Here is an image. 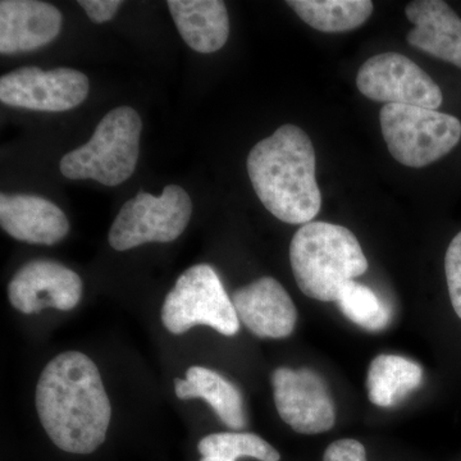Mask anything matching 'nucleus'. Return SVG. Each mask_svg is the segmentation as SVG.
Wrapping results in <instances>:
<instances>
[{
    "instance_id": "nucleus-1",
    "label": "nucleus",
    "mask_w": 461,
    "mask_h": 461,
    "mask_svg": "<svg viewBox=\"0 0 461 461\" xmlns=\"http://www.w3.org/2000/svg\"><path fill=\"white\" fill-rule=\"evenodd\" d=\"M35 402L42 429L60 450L87 455L104 444L112 406L87 355L67 351L53 357L42 369Z\"/></svg>"
},
{
    "instance_id": "nucleus-2",
    "label": "nucleus",
    "mask_w": 461,
    "mask_h": 461,
    "mask_svg": "<svg viewBox=\"0 0 461 461\" xmlns=\"http://www.w3.org/2000/svg\"><path fill=\"white\" fill-rule=\"evenodd\" d=\"M247 166L258 198L282 222L311 223L320 213L315 151L304 130L281 126L251 149Z\"/></svg>"
},
{
    "instance_id": "nucleus-3",
    "label": "nucleus",
    "mask_w": 461,
    "mask_h": 461,
    "mask_svg": "<svg viewBox=\"0 0 461 461\" xmlns=\"http://www.w3.org/2000/svg\"><path fill=\"white\" fill-rule=\"evenodd\" d=\"M297 286L318 302L336 303L348 282L368 271V260L350 230L329 222L306 223L290 245Z\"/></svg>"
},
{
    "instance_id": "nucleus-4",
    "label": "nucleus",
    "mask_w": 461,
    "mask_h": 461,
    "mask_svg": "<svg viewBox=\"0 0 461 461\" xmlns=\"http://www.w3.org/2000/svg\"><path fill=\"white\" fill-rule=\"evenodd\" d=\"M140 115L131 107H118L100 121L83 147L62 158L59 169L69 180H95L118 186L129 180L140 154Z\"/></svg>"
},
{
    "instance_id": "nucleus-5",
    "label": "nucleus",
    "mask_w": 461,
    "mask_h": 461,
    "mask_svg": "<svg viewBox=\"0 0 461 461\" xmlns=\"http://www.w3.org/2000/svg\"><path fill=\"white\" fill-rule=\"evenodd\" d=\"M391 156L411 168L441 159L461 139V122L451 114L412 105L386 104L379 112Z\"/></svg>"
},
{
    "instance_id": "nucleus-6",
    "label": "nucleus",
    "mask_w": 461,
    "mask_h": 461,
    "mask_svg": "<svg viewBox=\"0 0 461 461\" xmlns=\"http://www.w3.org/2000/svg\"><path fill=\"white\" fill-rule=\"evenodd\" d=\"M160 318L173 335H184L195 326H208L230 338L240 330L232 299L209 264H196L182 273L167 294Z\"/></svg>"
},
{
    "instance_id": "nucleus-7",
    "label": "nucleus",
    "mask_w": 461,
    "mask_h": 461,
    "mask_svg": "<svg viewBox=\"0 0 461 461\" xmlns=\"http://www.w3.org/2000/svg\"><path fill=\"white\" fill-rule=\"evenodd\" d=\"M193 214L189 194L169 185L162 195L139 193L127 200L109 230V245L117 251L141 247L148 242H172L186 230Z\"/></svg>"
},
{
    "instance_id": "nucleus-8",
    "label": "nucleus",
    "mask_w": 461,
    "mask_h": 461,
    "mask_svg": "<svg viewBox=\"0 0 461 461\" xmlns=\"http://www.w3.org/2000/svg\"><path fill=\"white\" fill-rule=\"evenodd\" d=\"M357 86L366 98L386 104L437 111L444 102L442 91L432 77L399 53L369 58L357 72Z\"/></svg>"
},
{
    "instance_id": "nucleus-9",
    "label": "nucleus",
    "mask_w": 461,
    "mask_h": 461,
    "mask_svg": "<svg viewBox=\"0 0 461 461\" xmlns=\"http://www.w3.org/2000/svg\"><path fill=\"white\" fill-rule=\"evenodd\" d=\"M87 94L89 78L77 69L23 67L0 78V102L9 107L66 112L78 107Z\"/></svg>"
},
{
    "instance_id": "nucleus-10",
    "label": "nucleus",
    "mask_w": 461,
    "mask_h": 461,
    "mask_svg": "<svg viewBox=\"0 0 461 461\" xmlns=\"http://www.w3.org/2000/svg\"><path fill=\"white\" fill-rule=\"evenodd\" d=\"M271 379L276 408L287 426L302 435H320L333 429L335 402L317 372L281 366Z\"/></svg>"
},
{
    "instance_id": "nucleus-11",
    "label": "nucleus",
    "mask_w": 461,
    "mask_h": 461,
    "mask_svg": "<svg viewBox=\"0 0 461 461\" xmlns=\"http://www.w3.org/2000/svg\"><path fill=\"white\" fill-rule=\"evenodd\" d=\"M80 276L53 260H32L21 267L8 285V299L23 314L45 308L69 312L83 296Z\"/></svg>"
},
{
    "instance_id": "nucleus-12",
    "label": "nucleus",
    "mask_w": 461,
    "mask_h": 461,
    "mask_svg": "<svg viewBox=\"0 0 461 461\" xmlns=\"http://www.w3.org/2000/svg\"><path fill=\"white\" fill-rule=\"evenodd\" d=\"M240 323L260 339H286L297 321L296 306L284 286L273 277H262L233 293Z\"/></svg>"
},
{
    "instance_id": "nucleus-13",
    "label": "nucleus",
    "mask_w": 461,
    "mask_h": 461,
    "mask_svg": "<svg viewBox=\"0 0 461 461\" xmlns=\"http://www.w3.org/2000/svg\"><path fill=\"white\" fill-rule=\"evenodd\" d=\"M59 9L39 0L0 2V53L18 54L41 50L59 35Z\"/></svg>"
},
{
    "instance_id": "nucleus-14",
    "label": "nucleus",
    "mask_w": 461,
    "mask_h": 461,
    "mask_svg": "<svg viewBox=\"0 0 461 461\" xmlns=\"http://www.w3.org/2000/svg\"><path fill=\"white\" fill-rule=\"evenodd\" d=\"M0 226L18 241L56 245L68 235L69 222L59 206L30 194L0 195Z\"/></svg>"
},
{
    "instance_id": "nucleus-15",
    "label": "nucleus",
    "mask_w": 461,
    "mask_h": 461,
    "mask_svg": "<svg viewBox=\"0 0 461 461\" xmlns=\"http://www.w3.org/2000/svg\"><path fill=\"white\" fill-rule=\"evenodd\" d=\"M414 29L406 35L411 47L461 68V18L442 0H414L405 8Z\"/></svg>"
},
{
    "instance_id": "nucleus-16",
    "label": "nucleus",
    "mask_w": 461,
    "mask_h": 461,
    "mask_svg": "<svg viewBox=\"0 0 461 461\" xmlns=\"http://www.w3.org/2000/svg\"><path fill=\"white\" fill-rule=\"evenodd\" d=\"M181 38L198 53L222 50L230 36V17L221 0H169L167 3Z\"/></svg>"
},
{
    "instance_id": "nucleus-17",
    "label": "nucleus",
    "mask_w": 461,
    "mask_h": 461,
    "mask_svg": "<svg viewBox=\"0 0 461 461\" xmlns=\"http://www.w3.org/2000/svg\"><path fill=\"white\" fill-rule=\"evenodd\" d=\"M175 391L180 400H205L229 429H242L247 427L248 418L241 393L220 373L205 366H190L186 378L175 379Z\"/></svg>"
},
{
    "instance_id": "nucleus-18",
    "label": "nucleus",
    "mask_w": 461,
    "mask_h": 461,
    "mask_svg": "<svg viewBox=\"0 0 461 461\" xmlns=\"http://www.w3.org/2000/svg\"><path fill=\"white\" fill-rule=\"evenodd\" d=\"M421 379L420 364L399 355H378L372 360L366 375L369 400L379 408H391L417 390Z\"/></svg>"
},
{
    "instance_id": "nucleus-19",
    "label": "nucleus",
    "mask_w": 461,
    "mask_h": 461,
    "mask_svg": "<svg viewBox=\"0 0 461 461\" xmlns=\"http://www.w3.org/2000/svg\"><path fill=\"white\" fill-rule=\"evenodd\" d=\"M305 23L321 32H345L357 29L373 14L371 0H288Z\"/></svg>"
},
{
    "instance_id": "nucleus-20",
    "label": "nucleus",
    "mask_w": 461,
    "mask_h": 461,
    "mask_svg": "<svg viewBox=\"0 0 461 461\" xmlns=\"http://www.w3.org/2000/svg\"><path fill=\"white\" fill-rule=\"evenodd\" d=\"M200 461H236L253 457L259 461H280L281 455L271 444L256 435L245 432H221L200 439Z\"/></svg>"
},
{
    "instance_id": "nucleus-21",
    "label": "nucleus",
    "mask_w": 461,
    "mask_h": 461,
    "mask_svg": "<svg viewBox=\"0 0 461 461\" xmlns=\"http://www.w3.org/2000/svg\"><path fill=\"white\" fill-rule=\"evenodd\" d=\"M336 303L348 321L364 330L378 332L390 323V308L381 302L372 288L357 282H348Z\"/></svg>"
},
{
    "instance_id": "nucleus-22",
    "label": "nucleus",
    "mask_w": 461,
    "mask_h": 461,
    "mask_svg": "<svg viewBox=\"0 0 461 461\" xmlns=\"http://www.w3.org/2000/svg\"><path fill=\"white\" fill-rule=\"evenodd\" d=\"M448 295L455 313L461 320V230L448 245L445 256Z\"/></svg>"
},
{
    "instance_id": "nucleus-23",
    "label": "nucleus",
    "mask_w": 461,
    "mask_h": 461,
    "mask_svg": "<svg viewBox=\"0 0 461 461\" xmlns=\"http://www.w3.org/2000/svg\"><path fill=\"white\" fill-rule=\"evenodd\" d=\"M323 461H368L362 442L342 438L332 442L323 455Z\"/></svg>"
},
{
    "instance_id": "nucleus-24",
    "label": "nucleus",
    "mask_w": 461,
    "mask_h": 461,
    "mask_svg": "<svg viewBox=\"0 0 461 461\" xmlns=\"http://www.w3.org/2000/svg\"><path fill=\"white\" fill-rule=\"evenodd\" d=\"M122 5L121 0H78V5L84 8L87 17L95 23L111 21Z\"/></svg>"
}]
</instances>
